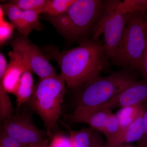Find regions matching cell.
I'll return each mask as SVG.
<instances>
[{
	"label": "cell",
	"instance_id": "f546056e",
	"mask_svg": "<svg viewBox=\"0 0 147 147\" xmlns=\"http://www.w3.org/2000/svg\"><path fill=\"white\" fill-rule=\"evenodd\" d=\"M28 147H49L48 146V140L45 139L40 143L30 145Z\"/></svg>",
	"mask_w": 147,
	"mask_h": 147
},
{
	"label": "cell",
	"instance_id": "d4e9b609",
	"mask_svg": "<svg viewBox=\"0 0 147 147\" xmlns=\"http://www.w3.org/2000/svg\"><path fill=\"white\" fill-rule=\"evenodd\" d=\"M0 147H28L9 137L1 129Z\"/></svg>",
	"mask_w": 147,
	"mask_h": 147
},
{
	"label": "cell",
	"instance_id": "d6a6232c",
	"mask_svg": "<svg viewBox=\"0 0 147 147\" xmlns=\"http://www.w3.org/2000/svg\"><path fill=\"white\" fill-rule=\"evenodd\" d=\"M49 147H50L49 146Z\"/></svg>",
	"mask_w": 147,
	"mask_h": 147
},
{
	"label": "cell",
	"instance_id": "277c9868",
	"mask_svg": "<svg viewBox=\"0 0 147 147\" xmlns=\"http://www.w3.org/2000/svg\"><path fill=\"white\" fill-rule=\"evenodd\" d=\"M136 81L134 74L126 70L90 80L82 85L75 110H87L103 105Z\"/></svg>",
	"mask_w": 147,
	"mask_h": 147
},
{
	"label": "cell",
	"instance_id": "1f68e13d",
	"mask_svg": "<svg viewBox=\"0 0 147 147\" xmlns=\"http://www.w3.org/2000/svg\"><path fill=\"white\" fill-rule=\"evenodd\" d=\"M146 34H147V16L146 17Z\"/></svg>",
	"mask_w": 147,
	"mask_h": 147
},
{
	"label": "cell",
	"instance_id": "5b68a950",
	"mask_svg": "<svg viewBox=\"0 0 147 147\" xmlns=\"http://www.w3.org/2000/svg\"><path fill=\"white\" fill-rule=\"evenodd\" d=\"M144 11L127 14L126 27L117 50L111 58L117 65L140 69L147 46Z\"/></svg>",
	"mask_w": 147,
	"mask_h": 147
},
{
	"label": "cell",
	"instance_id": "d6986e66",
	"mask_svg": "<svg viewBox=\"0 0 147 147\" xmlns=\"http://www.w3.org/2000/svg\"><path fill=\"white\" fill-rule=\"evenodd\" d=\"M48 0H13L8 3L13 4L22 10H30L38 13H44Z\"/></svg>",
	"mask_w": 147,
	"mask_h": 147
},
{
	"label": "cell",
	"instance_id": "3957f363",
	"mask_svg": "<svg viewBox=\"0 0 147 147\" xmlns=\"http://www.w3.org/2000/svg\"><path fill=\"white\" fill-rule=\"evenodd\" d=\"M65 82L61 74L40 79L28 104L44 123L48 137L62 114L61 106L65 94Z\"/></svg>",
	"mask_w": 147,
	"mask_h": 147
},
{
	"label": "cell",
	"instance_id": "603a6c76",
	"mask_svg": "<svg viewBox=\"0 0 147 147\" xmlns=\"http://www.w3.org/2000/svg\"><path fill=\"white\" fill-rule=\"evenodd\" d=\"M14 27L4 18L0 19V43L7 42L13 34Z\"/></svg>",
	"mask_w": 147,
	"mask_h": 147
},
{
	"label": "cell",
	"instance_id": "e0dca14e",
	"mask_svg": "<svg viewBox=\"0 0 147 147\" xmlns=\"http://www.w3.org/2000/svg\"><path fill=\"white\" fill-rule=\"evenodd\" d=\"M68 127L70 137L74 147H90L92 134L94 130L92 128L83 129L79 130H72Z\"/></svg>",
	"mask_w": 147,
	"mask_h": 147
},
{
	"label": "cell",
	"instance_id": "2e32d148",
	"mask_svg": "<svg viewBox=\"0 0 147 147\" xmlns=\"http://www.w3.org/2000/svg\"><path fill=\"white\" fill-rule=\"evenodd\" d=\"M115 9L117 13L122 15L137 11H145L147 10V0L116 1Z\"/></svg>",
	"mask_w": 147,
	"mask_h": 147
},
{
	"label": "cell",
	"instance_id": "ac0fdd59",
	"mask_svg": "<svg viewBox=\"0 0 147 147\" xmlns=\"http://www.w3.org/2000/svg\"><path fill=\"white\" fill-rule=\"evenodd\" d=\"M75 1V0H48L44 13L51 17L60 16Z\"/></svg>",
	"mask_w": 147,
	"mask_h": 147
},
{
	"label": "cell",
	"instance_id": "484cf974",
	"mask_svg": "<svg viewBox=\"0 0 147 147\" xmlns=\"http://www.w3.org/2000/svg\"><path fill=\"white\" fill-rule=\"evenodd\" d=\"M144 132L141 139L137 142L138 147H147V103L144 105Z\"/></svg>",
	"mask_w": 147,
	"mask_h": 147
},
{
	"label": "cell",
	"instance_id": "9c48e42d",
	"mask_svg": "<svg viewBox=\"0 0 147 147\" xmlns=\"http://www.w3.org/2000/svg\"><path fill=\"white\" fill-rule=\"evenodd\" d=\"M145 103H147V82L144 80L130 84L109 101L98 107L112 110Z\"/></svg>",
	"mask_w": 147,
	"mask_h": 147
},
{
	"label": "cell",
	"instance_id": "4dcf8cb0",
	"mask_svg": "<svg viewBox=\"0 0 147 147\" xmlns=\"http://www.w3.org/2000/svg\"><path fill=\"white\" fill-rule=\"evenodd\" d=\"M116 147H134L132 145L130 144H126L121 145V146H118Z\"/></svg>",
	"mask_w": 147,
	"mask_h": 147
},
{
	"label": "cell",
	"instance_id": "f1b7e54d",
	"mask_svg": "<svg viewBox=\"0 0 147 147\" xmlns=\"http://www.w3.org/2000/svg\"><path fill=\"white\" fill-rule=\"evenodd\" d=\"M6 59L2 53L0 54V80L2 79L7 67Z\"/></svg>",
	"mask_w": 147,
	"mask_h": 147
},
{
	"label": "cell",
	"instance_id": "5bb4252c",
	"mask_svg": "<svg viewBox=\"0 0 147 147\" xmlns=\"http://www.w3.org/2000/svg\"><path fill=\"white\" fill-rule=\"evenodd\" d=\"M1 5L5 13L8 16L10 23L21 34L28 38L30 32L25 24L23 10L13 4L8 3Z\"/></svg>",
	"mask_w": 147,
	"mask_h": 147
},
{
	"label": "cell",
	"instance_id": "83f0119b",
	"mask_svg": "<svg viewBox=\"0 0 147 147\" xmlns=\"http://www.w3.org/2000/svg\"><path fill=\"white\" fill-rule=\"evenodd\" d=\"M140 70L145 81L147 82V46L141 62Z\"/></svg>",
	"mask_w": 147,
	"mask_h": 147
},
{
	"label": "cell",
	"instance_id": "30bf717a",
	"mask_svg": "<svg viewBox=\"0 0 147 147\" xmlns=\"http://www.w3.org/2000/svg\"><path fill=\"white\" fill-rule=\"evenodd\" d=\"M112 110L96 107L87 110H75L66 115L65 119L71 122L86 123L94 131L102 132Z\"/></svg>",
	"mask_w": 147,
	"mask_h": 147
},
{
	"label": "cell",
	"instance_id": "52a82bcc",
	"mask_svg": "<svg viewBox=\"0 0 147 147\" xmlns=\"http://www.w3.org/2000/svg\"><path fill=\"white\" fill-rule=\"evenodd\" d=\"M26 113L13 115L2 123V130L7 136L28 147L45 140L47 133L40 130Z\"/></svg>",
	"mask_w": 147,
	"mask_h": 147
},
{
	"label": "cell",
	"instance_id": "44dd1931",
	"mask_svg": "<svg viewBox=\"0 0 147 147\" xmlns=\"http://www.w3.org/2000/svg\"><path fill=\"white\" fill-rule=\"evenodd\" d=\"M120 129L118 119L115 114L112 113L108 117L101 133L104 134L106 140H108L117 134Z\"/></svg>",
	"mask_w": 147,
	"mask_h": 147
},
{
	"label": "cell",
	"instance_id": "8992f818",
	"mask_svg": "<svg viewBox=\"0 0 147 147\" xmlns=\"http://www.w3.org/2000/svg\"><path fill=\"white\" fill-rule=\"evenodd\" d=\"M116 1H107L105 11L93 32L92 40L100 35L104 36V50L107 58L111 59L118 48L126 27L127 15L117 13L115 9Z\"/></svg>",
	"mask_w": 147,
	"mask_h": 147
},
{
	"label": "cell",
	"instance_id": "8fae6325",
	"mask_svg": "<svg viewBox=\"0 0 147 147\" xmlns=\"http://www.w3.org/2000/svg\"><path fill=\"white\" fill-rule=\"evenodd\" d=\"M144 105L139 116L131 124L121 129L118 133L105 142V147H116L121 145L130 144L141 139L144 132Z\"/></svg>",
	"mask_w": 147,
	"mask_h": 147
},
{
	"label": "cell",
	"instance_id": "7c38bea8",
	"mask_svg": "<svg viewBox=\"0 0 147 147\" xmlns=\"http://www.w3.org/2000/svg\"><path fill=\"white\" fill-rule=\"evenodd\" d=\"M8 55L10 62L0 84L8 93L15 94L25 69V61L21 55L14 51H11Z\"/></svg>",
	"mask_w": 147,
	"mask_h": 147
},
{
	"label": "cell",
	"instance_id": "ffe728a7",
	"mask_svg": "<svg viewBox=\"0 0 147 147\" xmlns=\"http://www.w3.org/2000/svg\"><path fill=\"white\" fill-rule=\"evenodd\" d=\"M13 106L8 93L0 84V120L3 123L7 119L13 115Z\"/></svg>",
	"mask_w": 147,
	"mask_h": 147
},
{
	"label": "cell",
	"instance_id": "4fadbf2b",
	"mask_svg": "<svg viewBox=\"0 0 147 147\" xmlns=\"http://www.w3.org/2000/svg\"><path fill=\"white\" fill-rule=\"evenodd\" d=\"M24 59L25 63V69L21 75L19 85L14 94L16 97L17 111L21 105L28 102L30 100L35 88L32 71L26 61Z\"/></svg>",
	"mask_w": 147,
	"mask_h": 147
},
{
	"label": "cell",
	"instance_id": "7a4b0ae2",
	"mask_svg": "<svg viewBox=\"0 0 147 147\" xmlns=\"http://www.w3.org/2000/svg\"><path fill=\"white\" fill-rule=\"evenodd\" d=\"M106 2L101 0H75L63 14L47 16V21L61 34L70 40L80 39L94 29L104 13Z\"/></svg>",
	"mask_w": 147,
	"mask_h": 147
},
{
	"label": "cell",
	"instance_id": "cb8c5ba5",
	"mask_svg": "<svg viewBox=\"0 0 147 147\" xmlns=\"http://www.w3.org/2000/svg\"><path fill=\"white\" fill-rule=\"evenodd\" d=\"M72 142L70 137L57 134L53 137L50 147H71Z\"/></svg>",
	"mask_w": 147,
	"mask_h": 147
},
{
	"label": "cell",
	"instance_id": "ba28073f",
	"mask_svg": "<svg viewBox=\"0 0 147 147\" xmlns=\"http://www.w3.org/2000/svg\"><path fill=\"white\" fill-rule=\"evenodd\" d=\"M13 51L21 55L33 72L40 79L57 75L56 69L48 62L39 48L24 36L16 38L10 44Z\"/></svg>",
	"mask_w": 147,
	"mask_h": 147
},
{
	"label": "cell",
	"instance_id": "6da1fadb",
	"mask_svg": "<svg viewBox=\"0 0 147 147\" xmlns=\"http://www.w3.org/2000/svg\"><path fill=\"white\" fill-rule=\"evenodd\" d=\"M58 54L56 60L61 74L70 88L100 76L107 66L103 45L96 40H84L78 47Z\"/></svg>",
	"mask_w": 147,
	"mask_h": 147
},
{
	"label": "cell",
	"instance_id": "7402d4cb",
	"mask_svg": "<svg viewBox=\"0 0 147 147\" xmlns=\"http://www.w3.org/2000/svg\"><path fill=\"white\" fill-rule=\"evenodd\" d=\"M23 14L25 24L30 32L33 30H39L41 28L39 13L33 11L23 10Z\"/></svg>",
	"mask_w": 147,
	"mask_h": 147
},
{
	"label": "cell",
	"instance_id": "4316f807",
	"mask_svg": "<svg viewBox=\"0 0 147 147\" xmlns=\"http://www.w3.org/2000/svg\"><path fill=\"white\" fill-rule=\"evenodd\" d=\"M90 147H105V142H103L100 132L94 130Z\"/></svg>",
	"mask_w": 147,
	"mask_h": 147
},
{
	"label": "cell",
	"instance_id": "9a60e30c",
	"mask_svg": "<svg viewBox=\"0 0 147 147\" xmlns=\"http://www.w3.org/2000/svg\"><path fill=\"white\" fill-rule=\"evenodd\" d=\"M144 104L132 105L121 108L115 114L118 119L121 129L128 126L137 118Z\"/></svg>",
	"mask_w": 147,
	"mask_h": 147
}]
</instances>
